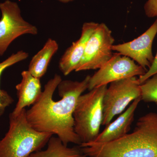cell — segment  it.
Segmentation results:
<instances>
[{"label": "cell", "mask_w": 157, "mask_h": 157, "mask_svg": "<svg viewBox=\"0 0 157 157\" xmlns=\"http://www.w3.org/2000/svg\"><path fill=\"white\" fill-rule=\"evenodd\" d=\"M90 76L82 81L62 80L55 74L44 86L36 103L26 110V118L36 131L56 135L64 145H80L74 130L73 113L78 97L88 88Z\"/></svg>", "instance_id": "6da1fadb"}, {"label": "cell", "mask_w": 157, "mask_h": 157, "mask_svg": "<svg viewBox=\"0 0 157 157\" xmlns=\"http://www.w3.org/2000/svg\"><path fill=\"white\" fill-rule=\"evenodd\" d=\"M79 146L87 157H157V113L139 118L132 133L117 140Z\"/></svg>", "instance_id": "7a4b0ae2"}, {"label": "cell", "mask_w": 157, "mask_h": 157, "mask_svg": "<svg viewBox=\"0 0 157 157\" xmlns=\"http://www.w3.org/2000/svg\"><path fill=\"white\" fill-rule=\"evenodd\" d=\"M52 135L33 128L27 120L25 108L17 115L10 113L9 131L0 140V157H29L42 150Z\"/></svg>", "instance_id": "3957f363"}, {"label": "cell", "mask_w": 157, "mask_h": 157, "mask_svg": "<svg viewBox=\"0 0 157 157\" xmlns=\"http://www.w3.org/2000/svg\"><path fill=\"white\" fill-rule=\"evenodd\" d=\"M107 88V85L101 86L78 97L73 118L74 130L82 143L93 142L100 134L103 98Z\"/></svg>", "instance_id": "277c9868"}, {"label": "cell", "mask_w": 157, "mask_h": 157, "mask_svg": "<svg viewBox=\"0 0 157 157\" xmlns=\"http://www.w3.org/2000/svg\"><path fill=\"white\" fill-rule=\"evenodd\" d=\"M140 85L136 77L110 83L103 98L102 125L110 123L113 118L123 112L131 102L141 97Z\"/></svg>", "instance_id": "5b68a950"}, {"label": "cell", "mask_w": 157, "mask_h": 157, "mask_svg": "<svg viewBox=\"0 0 157 157\" xmlns=\"http://www.w3.org/2000/svg\"><path fill=\"white\" fill-rule=\"evenodd\" d=\"M114 39L105 23L99 24L90 37L76 72L99 69L112 58Z\"/></svg>", "instance_id": "8992f818"}, {"label": "cell", "mask_w": 157, "mask_h": 157, "mask_svg": "<svg viewBox=\"0 0 157 157\" xmlns=\"http://www.w3.org/2000/svg\"><path fill=\"white\" fill-rule=\"evenodd\" d=\"M0 10L2 14L0 20V56H2L15 39L26 34L36 35L38 30L36 26L23 19L17 3L6 0L0 3Z\"/></svg>", "instance_id": "52a82bcc"}, {"label": "cell", "mask_w": 157, "mask_h": 157, "mask_svg": "<svg viewBox=\"0 0 157 157\" xmlns=\"http://www.w3.org/2000/svg\"><path fill=\"white\" fill-rule=\"evenodd\" d=\"M146 72L132 59L116 52L90 76L88 89L90 90L117 80L142 76Z\"/></svg>", "instance_id": "ba28073f"}, {"label": "cell", "mask_w": 157, "mask_h": 157, "mask_svg": "<svg viewBox=\"0 0 157 157\" xmlns=\"http://www.w3.org/2000/svg\"><path fill=\"white\" fill-rule=\"evenodd\" d=\"M157 33V18L149 28L130 42L113 45V51L128 57L147 71L154 60L152 51V43Z\"/></svg>", "instance_id": "9c48e42d"}, {"label": "cell", "mask_w": 157, "mask_h": 157, "mask_svg": "<svg viewBox=\"0 0 157 157\" xmlns=\"http://www.w3.org/2000/svg\"><path fill=\"white\" fill-rule=\"evenodd\" d=\"M99 23L85 22L82 25L81 36L65 52L59 63V67L64 76L75 71L83 56L88 41Z\"/></svg>", "instance_id": "30bf717a"}, {"label": "cell", "mask_w": 157, "mask_h": 157, "mask_svg": "<svg viewBox=\"0 0 157 157\" xmlns=\"http://www.w3.org/2000/svg\"><path fill=\"white\" fill-rule=\"evenodd\" d=\"M141 101V97L133 101L124 112L110 122L93 142L104 143L113 141L128 134L135 117V111Z\"/></svg>", "instance_id": "8fae6325"}, {"label": "cell", "mask_w": 157, "mask_h": 157, "mask_svg": "<svg viewBox=\"0 0 157 157\" xmlns=\"http://www.w3.org/2000/svg\"><path fill=\"white\" fill-rule=\"evenodd\" d=\"M21 81L16 86L18 101L16 107L11 113L17 115L26 107L33 105L42 94V87L40 78L33 76L28 70L21 73Z\"/></svg>", "instance_id": "7c38bea8"}, {"label": "cell", "mask_w": 157, "mask_h": 157, "mask_svg": "<svg viewBox=\"0 0 157 157\" xmlns=\"http://www.w3.org/2000/svg\"><path fill=\"white\" fill-rule=\"evenodd\" d=\"M59 49L56 40L49 38L43 46L32 58L29 66L28 71L34 77L41 78L46 73L52 57Z\"/></svg>", "instance_id": "4fadbf2b"}, {"label": "cell", "mask_w": 157, "mask_h": 157, "mask_svg": "<svg viewBox=\"0 0 157 157\" xmlns=\"http://www.w3.org/2000/svg\"><path fill=\"white\" fill-rule=\"evenodd\" d=\"M45 150L33 153L29 157H87L79 146L72 147L64 145L58 137L52 136Z\"/></svg>", "instance_id": "5bb4252c"}, {"label": "cell", "mask_w": 157, "mask_h": 157, "mask_svg": "<svg viewBox=\"0 0 157 157\" xmlns=\"http://www.w3.org/2000/svg\"><path fill=\"white\" fill-rule=\"evenodd\" d=\"M29 56L28 52L23 50L13 54L4 61L0 63V78L3 71L6 69L18 62L26 59ZM14 102V100L6 91L0 89V117L5 112L6 107Z\"/></svg>", "instance_id": "9a60e30c"}, {"label": "cell", "mask_w": 157, "mask_h": 157, "mask_svg": "<svg viewBox=\"0 0 157 157\" xmlns=\"http://www.w3.org/2000/svg\"><path fill=\"white\" fill-rule=\"evenodd\" d=\"M141 101L157 104V74L140 85Z\"/></svg>", "instance_id": "2e32d148"}, {"label": "cell", "mask_w": 157, "mask_h": 157, "mask_svg": "<svg viewBox=\"0 0 157 157\" xmlns=\"http://www.w3.org/2000/svg\"><path fill=\"white\" fill-rule=\"evenodd\" d=\"M144 10L147 17H157V0H148L144 5Z\"/></svg>", "instance_id": "e0dca14e"}, {"label": "cell", "mask_w": 157, "mask_h": 157, "mask_svg": "<svg viewBox=\"0 0 157 157\" xmlns=\"http://www.w3.org/2000/svg\"><path fill=\"white\" fill-rule=\"evenodd\" d=\"M156 74H157V52L150 67L149 68L145 73L142 76H139L138 78L139 83L140 84H142L148 78Z\"/></svg>", "instance_id": "ac0fdd59"}, {"label": "cell", "mask_w": 157, "mask_h": 157, "mask_svg": "<svg viewBox=\"0 0 157 157\" xmlns=\"http://www.w3.org/2000/svg\"><path fill=\"white\" fill-rule=\"evenodd\" d=\"M59 2H61L63 3H67L70 2H73L74 0H58Z\"/></svg>", "instance_id": "d6986e66"}]
</instances>
